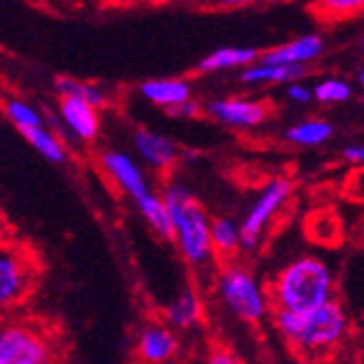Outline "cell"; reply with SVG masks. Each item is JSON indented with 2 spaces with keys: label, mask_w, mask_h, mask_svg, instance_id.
I'll list each match as a JSON object with an SVG mask.
<instances>
[{
  "label": "cell",
  "mask_w": 364,
  "mask_h": 364,
  "mask_svg": "<svg viewBox=\"0 0 364 364\" xmlns=\"http://www.w3.org/2000/svg\"><path fill=\"white\" fill-rule=\"evenodd\" d=\"M25 140L31 144V147L38 151L45 160L56 162V165H63V162L69 158V149L67 144L63 142V138L58 134H53L47 124L38 127V129H31L23 134Z\"/></svg>",
  "instance_id": "44dd1931"
},
{
  "label": "cell",
  "mask_w": 364,
  "mask_h": 364,
  "mask_svg": "<svg viewBox=\"0 0 364 364\" xmlns=\"http://www.w3.org/2000/svg\"><path fill=\"white\" fill-rule=\"evenodd\" d=\"M333 136V124L324 118H304L291 124L284 132V138L296 147H322Z\"/></svg>",
  "instance_id": "d6986e66"
},
{
  "label": "cell",
  "mask_w": 364,
  "mask_h": 364,
  "mask_svg": "<svg viewBox=\"0 0 364 364\" xmlns=\"http://www.w3.org/2000/svg\"><path fill=\"white\" fill-rule=\"evenodd\" d=\"M167 114L173 118H196V116H200V102L196 98H191L187 102H182L180 107L171 109V112H167Z\"/></svg>",
  "instance_id": "83f0119b"
},
{
  "label": "cell",
  "mask_w": 364,
  "mask_h": 364,
  "mask_svg": "<svg viewBox=\"0 0 364 364\" xmlns=\"http://www.w3.org/2000/svg\"><path fill=\"white\" fill-rule=\"evenodd\" d=\"M56 91L58 96H69V98H78V100H85L89 102L91 107H105L107 102V96L105 91L98 89L96 85L91 82H85V80H78V78H69V76H60L56 80Z\"/></svg>",
  "instance_id": "603a6c76"
},
{
  "label": "cell",
  "mask_w": 364,
  "mask_h": 364,
  "mask_svg": "<svg viewBox=\"0 0 364 364\" xmlns=\"http://www.w3.org/2000/svg\"><path fill=\"white\" fill-rule=\"evenodd\" d=\"M304 74V67H282L256 60L240 71V80L247 85H291L296 80H302Z\"/></svg>",
  "instance_id": "e0dca14e"
},
{
  "label": "cell",
  "mask_w": 364,
  "mask_h": 364,
  "mask_svg": "<svg viewBox=\"0 0 364 364\" xmlns=\"http://www.w3.org/2000/svg\"><path fill=\"white\" fill-rule=\"evenodd\" d=\"M213 289L227 311L242 322H262L271 311L267 287L256 278V273L240 262L227 260L218 264L213 273Z\"/></svg>",
  "instance_id": "277c9868"
},
{
  "label": "cell",
  "mask_w": 364,
  "mask_h": 364,
  "mask_svg": "<svg viewBox=\"0 0 364 364\" xmlns=\"http://www.w3.org/2000/svg\"><path fill=\"white\" fill-rule=\"evenodd\" d=\"M362 49H364V36H362Z\"/></svg>",
  "instance_id": "4dcf8cb0"
},
{
  "label": "cell",
  "mask_w": 364,
  "mask_h": 364,
  "mask_svg": "<svg viewBox=\"0 0 364 364\" xmlns=\"http://www.w3.org/2000/svg\"><path fill=\"white\" fill-rule=\"evenodd\" d=\"M358 82H360V87L364 89V69H362L360 74H358Z\"/></svg>",
  "instance_id": "f546056e"
},
{
  "label": "cell",
  "mask_w": 364,
  "mask_h": 364,
  "mask_svg": "<svg viewBox=\"0 0 364 364\" xmlns=\"http://www.w3.org/2000/svg\"><path fill=\"white\" fill-rule=\"evenodd\" d=\"M51 338L36 324L9 320L0 322V364H53Z\"/></svg>",
  "instance_id": "8992f818"
},
{
  "label": "cell",
  "mask_w": 364,
  "mask_h": 364,
  "mask_svg": "<svg viewBox=\"0 0 364 364\" xmlns=\"http://www.w3.org/2000/svg\"><path fill=\"white\" fill-rule=\"evenodd\" d=\"M287 98L296 105H309V102H314V89L302 80H296L287 85Z\"/></svg>",
  "instance_id": "d4e9b609"
},
{
  "label": "cell",
  "mask_w": 364,
  "mask_h": 364,
  "mask_svg": "<svg viewBox=\"0 0 364 364\" xmlns=\"http://www.w3.org/2000/svg\"><path fill=\"white\" fill-rule=\"evenodd\" d=\"M100 167L102 171L114 180V185L129 196L134 203H138L140 198H144L147 193H151V185L149 178L144 176L142 167L138 162L120 149H105L100 154Z\"/></svg>",
  "instance_id": "ba28073f"
},
{
  "label": "cell",
  "mask_w": 364,
  "mask_h": 364,
  "mask_svg": "<svg viewBox=\"0 0 364 364\" xmlns=\"http://www.w3.org/2000/svg\"><path fill=\"white\" fill-rule=\"evenodd\" d=\"M344 160L349 162V165H364V142H353V144H347L342 151Z\"/></svg>",
  "instance_id": "f1b7e54d"
},
{
  "label": "cell",
  "mask_w": 364,
  "mask_h": 364,
  "mask_svg": "<svg viewBox=\"0 0 364 364\" xmlns=\"http://www.w3.org/2000/svg\"><path fill=\"white\" fill-rule=\"evenodd\" d=\"M58 114L67 132L78 138L80 142H94L100 134V114L96 107L85 100L60 96L58 98Z\"/></svg>",
  "instance_id": "7c38bea8"
},
{
  "label": "cell",
  "mask_w": 364,
  "mask_h": 364,
  "mask_svg": "<svg viewBox=\"0 0 364 364\" xmlns=\"http://www.w3.org/2000/svg\"><path fill=\"white\" fill-rule=\"evenodd\" d=\"M205 364H240V360L225 347H213L205 358Z\"/></svg>",
  "instance_id": "4316f807"
},
{
  "label": "cell",
  "mask_w": 364,
  "mask_h": 364,
  "mask_svg": "<svg viewBox=\"0 0 364 364\" xmlns=\"http://www.w3.org/2000/svg\"><path fill=\"white\" fill-rule=\"evenodd\" d=\"M136 364H140V362H136Z\"/></svg>",
  "instance_id": "1f68e13d"
},
{
  "label": "cell",
  "mask_w": 364,
  "mask_h": 364,
  "mask_svg": "<svg viewBox=\"0 0 364 364\" xmlns=\"http://www.w3.org/2000/svg\"><path fill=\"white\" fill-rule=\"evenodd\" d=\"M326 49V43L322 36L318 33H304L298 38L289 41L284 45H278L269 51H264L262 56H258L260 63L267 65H282V67H304L309 63H316Z\"/></svg>",
  "instance_id": "8fae6325"
},
{
  "label": "cell",
  "mask_w": 364,
  "mask_h": 364,
  "mask_svg": "<svg viewBox=\"0 0 364 364\" xmlns=\"http://www.w3.org/2000/svg\"><path fill=\"white\" fill-rule=\"evenodd\" d=\"M203 320V300L193 287H185L167 302L165 324L173 331H191Z\"/></svg>",
  "instance_id": "5bb4252c"
},
{
  "label": "cell",
  "mask_w": 364,
  "mask_h": 364,
  "mask_svg": "<svg viewBox=\"0 0 364 364\" xmlns=\"http://www.w3.org/2000/svg\"><path fill=\"white\" fill-rule=\"evenodd\" d=\"M324 9L333 16H351L364 9V3L362 0H329V3H324Z\"/></svg>",
  "instance_id": "484cf974"
},
{
  "label": "cell",
  "mask_w": 364,
  "mask_h": 364,
  "mask_svg": "<svg viewBox=\"0 0 364 364\" xmlns=\"http://www.w3.org/2000/svg\"><path fill=\"white\" fill-rule=\"evenodd\" d=\"M140 364H169L178 353V336L165 322H147L136 338Z\"/></svg>",
  "instance_id": "30bf717a"
},
{
  "label": "cell",
  "mask_w": 364,
  "mask_h": 364,
  "mask_svg": "<svg viewBox=\"0 0 364 364\" xmlns=\"http://www.w3.org/2000/svg\"><path fill=\"white\" fill-rule=\"evenodd\" d=\"M140 215L144 218V223L149 225V229L162 240H171V220H169V211L165 200H162L160 193L151 191L144 198H140L136 203Z\"/></svg>",
  "instance_id": "ffe728a7"
},
{
  "label": "cell",
  "mask_w": 364,
  "mask_h": 364,
  "mask_svg": "<svg viewBox=\"0 0 364 364\" xmlns=\"http://www.w3.org/2000/svg\"><path fill=\"white\" fill-rule=\"evenodd\" d=\"M291 193H294V182L284 176L271 178L267 185L260 189V193L253 200V205L249 207L247 215L240 223V238H242V251H253L260 240L269 225L273 223L282 207L289 203Z\"/></svg>",
  "instance_id": "52a82bcc"
},
{
  "label": "cell",
  "mask_w": 364,
  "mask_h": 364,
  "mask_svg": "<svg viewBox=\"0 0 364 364\" xmlns=\"http://www.w3.org/2000/svg\"><path fill=\"white\" fill-rule=\"evenodd\" d=\"M140 96L144 100H149L156 107H162L171 112V109L180 107L182 102H187L193 98L191 85L185 78H154L144 80L140 85Z\"/></svg>",
  "instance_id": "9a60e30c"
},
{
  "label": "cell",
  "mask_w": 364,
  "mask_h": 364,
  "mask_svg": "<svg viewBox=\"0 0 364 364\" xmlns=\"http://www.w3.org/2000/svg\"><path fill=\"white\" fill-rule=\"evenodd\" d=\"M38 278V253L23 240L0 231V318L27 302Z\"/></svg>",
  "instance_id": "5b68a950"
},
{
  "label": "cell",
  "mask_w": 364,
  "mask_h": 364,
  "mask_svg": "<svg viewBox=\"0 0 364 364\" xmlns=\"http://www.w3.org/2000/svg\"><path fill=\"white\" fill-rule=\"evenodd\" d=\"M207 112L211 118L223 122L231 129H251L267 120L269 116V105L264 100H253V98H215L207 102Z\"/></svg>",
  "instance_id": "9c48e42d"
},
{
  "label": "cell",
  "mask_w": 364,
  "mask_h": 364,
  "mask_svg": "<svg viewBox=\"0 0 364 364\" xmlns=\"http://www.w3.org/2000/svg\"><path fill=\"white\" fill-rule=\"evenodd\" d=\"M134 149L158 173L169 171L178 162V158H180L178 144L173 140H169L167 136L156 134L151 129H136V134H134Z\"/></svg>",
  "instance_id": "4fadbf2b"
},
{
  "label": "cell",
  "mask_w": 364,
  "mask_h": 364,
  "mask_svg": "<svg viewBox=\"0 0 364 364\" xmlns=\"http://www.w3.org/2000/svg\"><path fill=\"white\" fill-rule=\"evenodd\" d=\"M3 114L9 118V122L21 134L38 129V127L45 124V118H43V114L38 112V109H36L31 102H27L23 98H16V96L3 98Z\"/></svg>",
  "instance_id": "7402d4cb"
},
{
  "label": "cell",
  "mask_w": 364,
  "mask_h": 364,
  "mask_svg": "<svg viewBox=\"0 0 364 364\" xmlns=\"http://www.w3.org/2000/svg\"><path fill=\"white\" fill-rule=\"evenodd\" d=\"M169 220H171V240L176 242L180 256L193 271H213L218 269L215 256L211 249V218L205 211L203 203L182 185L169 180L162 189Z\"/></svg>",
  "instance_id": "7a4b0ae2"
},
{
  "label": "cell",
  "mask_w": 364,
  "mask_h": 364,
  "mask_svg": "<svg viewBox=\"0 0 364 364\" xmlns=\"http://www.w3.org/2000/svg\"><path fill=\"white\" fill-rule=\"evenodd\" d=\"M260 53L251 47H220L211 51L198 63V69L203 74H215V71H229V69H245L258 60Z\"/></svg>",
  "instance_id": "2e32d148"
},
{
  "label": "cell",
  "mask_w": 364,
  "mask_h": 364,
  "mask_svg": "<svg viewBox=\"0 0 364 364\" xmlns=\"http://www.w3.org/2000/svg\"><path fill=\"white\" fill-rule=\"evenodd\" d=\"M273 311L306 314L336 300V276L318 256L289 260L267 287Z\"/></svg>",
  "instance_id": "6da1fadb"
},
{
  "label": "cell",
  "mask_w": 364,
  "mask_h": 364,
  "mask_svg": "<svg viewBox=\"0 0 364 364\" xmlns=\"http://www.w3.org/2000/svg\"><path fill=\"white\" fill-rule=\"evenodd\" d=\"M353 96V87L344 78H324L314 87V100L320 105H342Z\"/></svg>",
  "instance_id": "cb8c5ba5"
},
{
  "label": "cell",
  "mask_w": 364,
  "mask_h": 364,
  "mask_svg": "<svg viewBox=\"0 0 364 364\" xmlns=\"http://www.w3.org/2000/svg\"><path fill=\"white\" fill-rule=\"evenodd\" d=\"M211 249L215 260H231L235 253L242 251V238H240V225L231 220V218H211Z\"/></svg>",
  "instance_id": "ac0fdd59"
},
{
  "label": "cell",
  "mask_w": 364,
  "mask_h": 364,
  "mask_svg": "<svg viewBox=\"0 0 364 364\" xmlns=\"http://www.w3.org/2000/svg\"><path fill=\"white\" fill-rule=\"evenodd\" d=\"M273 324L291 349L311 358L336 349L349 331L347 311L338 300L306 314L273 311Z\"/></svg>",
  "instance_id": "3957f363"
}]
</instances>
